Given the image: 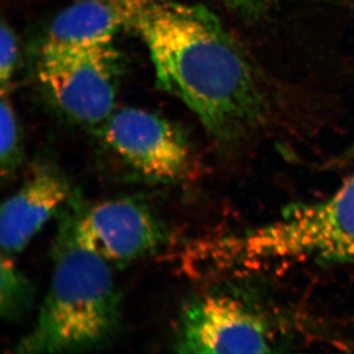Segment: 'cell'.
I'll list each match as a JSON object with an SVG mask.
<instances>
[{"label":"cell","mask_w":354,"mask_h":354,"mask_svg":"<svg viewBox=\"0 0 354 354\" xmlns=\"http://www.w3.org/2000/svg\"><path fill=\"white\" fill-rule=\"evenodd\" d=\"M131 23L145 41L156 77L223 143L246 138L268 111L264 88L250 58L199 4L151 1L134 6Z\"/></svg>","instance_id":"obj_1"},{"label":"cell","mask_w":354,"mask_h":354,"mask_svg":"<svg viewBox=\"0 0 354 354\" xmlns=\"http://www.w3.org/2000/svg\"><path fill=\"white\" fill-rule=\"evenodd\" d=\"M53 250L50 288L17 353H77L102 348L118 335L121 297L109 262L78 236L65 214Z\"/></svg>","instance_id":"obj_2"},{"label":"cell","mask_w":354,"mask_h":354,"mask_svg":"<svg viewBox=\"0 0 354 354\" xmlns=\"http://www.w3.org/2000/svg\"><path fill=\"white\" fill-rule=\"evenodd\" d=\"M201 251L218 270L295 261L354 264V174L330 197L292 205L267 225L208 242Z\"/></svg>","instance_id":"obj_3"},{"label":"cell","mask_w":354,"mask_h":354,"mask_svg":"<svg viewBox=\"0 0 354 354\" xmlns=\"http://www.w3.org/2000/svg\"><path fill=\"white\" fill-rule=\"evenodd\" d=\"M120 57L113 41L44 43L38 60L39 82L72 120L102 127L114 113Z\"/></svg>","instance_id":"obj_4"},{"label":"cell","mask_w":354,"mask_h":354,"mask_svg":"<svg viewBox=\"0 0 354 354\" xmlns=\"http://www.w3.org/2000/svg\"><path fill=\"white\" fill-rule=\"evenodd\" d=\"M279 346L272 318L245 293L216 290L191 299L181 311L174 351L268 353Z\"/></svg>","instance_id":"obj_5"},{"label":"cell","mask_w":354,"mask_h":354,"mask_svg":"<svg viewBox=\"0 0 354 354\" xmlns=\"http://www.w3.org/2000/svg\"><path fill=\"white\" fill-rule=\"evenodd\" d=\"M102 138L140 176L160 183L190 176L193 153L178 127L158 114L137 108L114 111L102 125Z\"/></svg>","instance_id":"obj_6"},{"label":"cell","mask_w":354,"mask_h":354,"mask_svg":"<svg viewBox=\"0 0 354 354\" xmlns=\"http://www.w3.org/2000/svg\"><path fill=\"white\" fill-rule=\"evenodd\" d=\"M76 234L109 263L127 265L156 252L167 239L162 221L145 204L129 198L67 212Z\"/></svg>","instance_id":"obj_7"},{"label":"cell","mask_w":354,"mask_h":354,"mask_svg":"<svg viewBox=\"0 0 354 354\" xmlns=\"http://www.w3.org/2000/svg\"><path fill=\"white\" fill-rule=\"evenodd\" d=\"M71 198L68 178L50 162H38L14 194L2 203L0 244L2 252H22L35 235Z\"/></svg>","instance_id":"obj_8"},{"label":"cell","mask_w":354,"mask_h":354,"mask_svg":"<svg viewBox=\"0 0 354 354\" xmlns=\"http://www.w3.org/2000/svg\"><path fill=\"white\" fill-rule=\"evenodd\" d=\"M133 8L113 0H78L55 18L46 41L62 44L113 41L123 26L131 22Z\"/></svg>","instance_id":"obj_9"},{"label":"cell","mask_w":354,"mask_h":354,"mask_svg":"<svg viewBox=\"0 0 354 354\" xmlns=\"http://www.w3.org/2000/svg\"><path fill=\"white\" fill-rule=\"evenodd\" d=\"M0 316L7 322H17L30 311L35 300V286L13 260L1 252L0 257Z\"/></svg>","instance_id":"obj_10"},{"label":"cell","mask_w":354,"mask_h":354,"mask_svg":"<svg viewBox=\"0 0 354 354\" xmlns=\"http://www.w3.org/2000/svg\"><path fill=\"white\" fill-rule=\"evenodd\" d=\"M0 132V174L4 184L13 178L23 162L20 125L6 93H1Z\"/></svg>","instance_id":"obj_11"},{"label":"cell","mask_w":354,"mask_h":354,"mask_svg":"<svg viewBox=\"0 0 354 354\" xmlns=\"http://www.w3.org/2000/svg\"><path fill=\"white\" fill-rule=\"evenodd\" d=\"M18 59V43L13 30L6 23L0 29V83L1 93L8 92Z\"/></svg>","instance_id":"obj_12"},{"label":"cell","mask_w":354,"mask_h":354,"mask_svg":"<svg viewBox=\"0 0 354 354\" xmlns=\"http://www.w3.org/2000/svg\"><path fill=\"white\" fill-rule=\"evenodd\" d=\"M230 8L246 17L259 16L276 3L277 0H223Z\"/></svg>","instance_id":"obj_13"}]
</instances>
